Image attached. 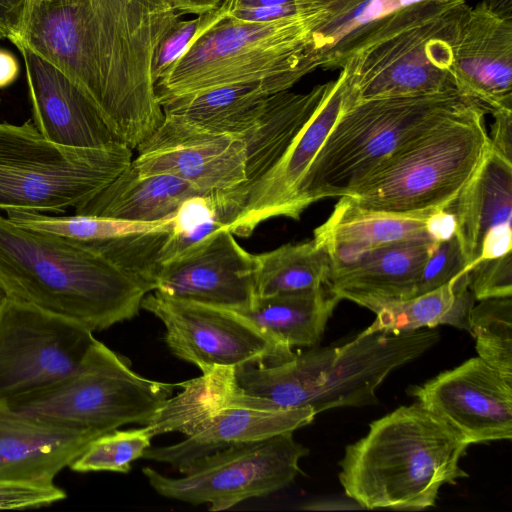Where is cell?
Segmentation results:
<instances>
[{
  "instance_id": "obj_3",
  "label": "cell",
  "mask_w": 512,
  "mask_h": 512,
  "mask_svg": "<svg viewBox=\"0 0 512 512\" xmlns=\"http://www.w3.org/2000/svg\"><path fill=\"white\" fill-rule=\"evenodd\" d=\"M0 285L6 296L92 332L136 316L150 289L94 249L19 227L0 215Z\"/></svg>"
},
{
  "instance_id": "obj_42",
  "label": "cell",
  "mask_w": 512,
  "mask_h": 512,
  "mask_svg": "<svg viewBox=\"0 0 512 512\" xmlns=\"http://www.w3.org/2000/svg\"><path fill=\"white\" fill-rule=\"evenodd\" d=\"M512 251V227L503 225L487 233L484 237L477 262L501 257Z\"/></svg>"
},
{
  "instance_id": "obj_41",
  "label": "cell",
  "mask_w": 512,
  "mask_h": 512,
  "mask_svg": "<svg viewBox=\"0 0 512 512\" xmlns=\"http://www.w3.org/2000/svg\"><path fill=\"white\" fill-rule=\"evenodd\" d=\"M28 0H0V38L19 36Z\"/></svg>"
},
{
  "instance_id": "obj_45",
  "label": "cell",
  "mask_w": 512,
  "mask_h": 512,
  "mask_svg": "<svg viewBox=\"0 0 512 512\" xmlns=\"http://www.w3.org/2000/svg\"><path fill=\"white\" fill-rule=\"evenodd\" d=\"M174 9L183 14L200 15L218 8L224 0H169Z\"/></svg>"
},
{
  "instance_id": "obj_6",
  "label": "cell",
  "mask_w": 512,
  "mask_h": 512,
  "mask_svg": "<svg viewBox=\"0 0 512 512\" xmlns=\"http://www.w3.org/2000/svg\"><path fill=\"white\" fill-rule=\"evenodd\" d=\"M311 14L273 22L223 16L200 33L156 82L160 104L212 88L274 77L298 82L318 69Z\"/></svg>"
},
{
  "instance_id": "obj_7",
  "label": "cell",
  "mask_w": 512,
  "mask_h": 512,
  "mask_svg": "<svg viewBox=\"0 0 512 512\" xmlns=\"http://www.w3.org/2000/svg\"><path fill=\"white\" fill-rule=\"evenodd\" d=\"M484 106L453 117L397 151L345 196L363 209L427 216L448 208L488 148Z\"/></svg>"
},
{
  "instance_id": "obj_36",
  "label": "cell",
  "mask_w": 512,
  "mask_h": 512,
  "mask_svg": "<svg viewBox=\"0 0 512 512\" xmlns=\"http://www.w3.org/2000/svg\"><path fill=\"white\" fill-rule=\"evenodd\" d=\"M463 273H466L465 262L456 237L436 242L421 270L415 296L430 292Z\"/></svg>"
},
{
  "instance_id": "obj_17",
  "label": "cell",
  "mask_w": 512,
  "mask_h": 512,
  "mask_svg": "<svg viewBox=\"0 0 512 512\" xmlns=\"http://www.w3.org/2000/svg\"><path fill=\"white\" fill-rule=\"evenodd\" d=\"M334 81L316 85L305 93L285 90L272 94L248 110L210 127L229 132L243 142L247 182L240 186L255 182L281 159L331 91Z\"/></svg>"
},
{
  "instance_id": "obj_23",
  "label": "cell",
  "mask_w": 512,
  "mask_h": 512,
  "mask_svg": "<svg viewBox=\"0 0 512 512\" xmlns=\"http://www.w3.org/2000/svg\"><path fill=\"white\" fill-rule=\"evenodd\" d=\"M456 239L466 273L477 263L487 233L512 222V162L490 146L455 201Z\"/></svg>"
},
{
  "instance_id": "obj_10",
  "label": "cell",
  "mask_w": 512,
  "mask_h": 512,
  "mask_svg": "<svg viewBox=\"0 0 512 512\" xmlns=\"http://www.w3.org/2000/svg\"><path fill=\"white\" fill-rule=\"evenodd\" d=\"M293 432L231 446L194 462L181 477H168L151 467L142 472L161 496L193 505L206 503L222 511L250 498L264 497L289 486L308 454Z\"/></svg>"
},
{
  "instance_id": "obj_27",
  "label": "cell",
  "mask_w": 512,
  "mask_h": 512,
  "mask_svg": "<svg viewBox=\"0 0 512 512\" xmlns=\"http://www.w3.org/2000/svg\"><path fill=\"white\" fill-rule=\"evenodd\" d=\"M474 301L467 273H463L430 292L387 304L364 331L405 333L439 325L469 331V315Z\"/></svg>"
},
{
  "instance_id": "obj_39",
  "label": "cell",
  "mask_w": 512,
  "mask_h": 512,
  "mask_svg": "<svg viewBox=\"0 0 512 512\" xmlns=\"http://www.w3.org/2000/svg\"><path fill=\"white\" fill-rule=\"evenodd\" d=\"M492 114L493 123L488 134L490 146L512 162V110L500 109Z\"/></svg>"
},
{
  "instance_id": "obj_5",
  "label": "cell",
  "mask_w": 512,
  "mask_h": 512,
  "mask_svg": "<svg viewBox=\"0 0 512 512\" xmlns=\"http://www.w3.org/2000/svg\"><path fill=\"white\" fill-rule=\"evenodd\" d=\"M483 106L459 89L373 98L345 108L298 189L297 219L311 204L345 197L381 163L439 124Z\"/></svg>"
},
{
  "instance_id": "obj_31",
  "label": "cell",
  "mask_w": 512,
  "mask_h": 512,
  "mask_svg": "<svg viewBox=\"0 0 512 512\" xmlns=\"http://www.w3.org/2000/svg\"><path fill=\"white\" fill-rule=\"evenodd\" d=\"M230 222L231 212L222 191L186 198L172 215L171 230L158 252V267L209 234L227 228Z\"/></svg>"
},
{
  "instance_id": "obj_4",
  "label": "cell",
  "mask_w": 512,
  "mask_h": 512,
  "mask_svg": "<svg viewBox=\"0 0 512 512\" xmlns=\"http://www.w3.org/2000/svg\"><path fill=\"white\" fill-rule=\"evenodd\" d=\"M468 446L418 402L401 406L346 447L339 481L361 508L425 509L444 484L468 476L459 465Z\"/></svg>"
},
{
  "instance_id": "obj_29",
  "label": "cell",
  "mask_w": 512,
  "mask_h": 512,
  "mask_svg": "<svg viewBox=\"0 0 512 512\" xmlns=\"http://www.w3.org/2000/svg\"><path fill=\"white\" fill-rule=\"evenodd\" d=\"M296 83L289 77L240 82L173 99L161 106L164 113L211 127L248 110L272 94L289 90Z\"/></svg>"
},
{
  "instance_id": "obj_30",
  "label": "cell",
  "mask_w": 512,
  "mask_h": 512,
  "mask_svg": "<svg viewBox=\"0 0 512 512\" xmlns=\"http://www.w3.org/2000/svg\"><path fill=\"white\" fill-rule=\"evenodd\" d=\"M6 213L14 225L54 234L86 246L134 234L170 232L172 225V216L156 222H135L75 213L71 216H50L32 211Z\"/></svg>"
},
{
  "instance_id": "obj_19",
  "label": "cell",
  "mask_w": 512,
  "mask_h": 512,
  "mask_svg": "<svg viewBox=\"0 0 512 512\" xmlns=\"http://www.w3.org/2000/svg\"><path fill=\"white\" fill-rule=\"evenodd\" d=\"M95 438L0 405V479L52 484Z\"/></svg>"
},
{
  "instance_id": "obj_33",
  "label": "cell",
  "mask_w": 512,
  "mask_h": 512,
  "mask_svg": "<svg viewBox=\"0 0 512 512\" xmlns=\"http://www.w3.org/2000/svg\"><path fill=\"white\" fill-rule=\"evenodd\" d=\"M153 437L146 425L104 433L91 441L69 467L79 473H128L132 462L142 458L144 451L151 446Z\"/></svg>"
},
{
  "instance_id": "obj_8",
  "label": "cell",
  "mask_w": 512,
  "mask_h": 512,
  "mask_svg": "<svg viewBox=\"0 0 512 512\" xmlns=\"http://www.w3.org/2000/svg\"><path fill=\"white\" fill-rule=\"evenodd\" d=\"M119 141L95 148L56 145L32 120L0 122V210L65 212L115 179L133 160Z\"/></svg>"
},
{
  "instance_id": "obj_28",
  "label": "cell",
  "mask_w": 512,
  "mask_h": 512,
  "mask_svg": "<svg viewBox=\"0 0 512 512\" xmlns=\"http://www.w3.org/2000/svg\"><path fill=\"white\" fill-rule=\"evenodd\" d=\"M330 273V258L313 239L285 244L254 255L255 297L317 289Z\"/></svg>"
},
{
  "instance_id": "obj_47",
  "label": "cell",
  "mask_w": 512,
  "mask_h": 512,
  "mask_svg": "<svg viewBox=\"0 0 512 512\" xmlns=\"http://www.w3.org/2000/svg\"><path fill=\"white\" fill-rule=\"evenodd\" d=\"M347 0H294L301 15L312 14L326 8L336 7Z\"/></svg>"
},
{
  "instance_id": "obj_40",
  "label": "cell",
  "mask_w": 512,
  "mask_h": 512,
  "mask_svg": "<svg viewBox=\"0 0 512 512\" xmlns=\"http://www.w3.org/2000/svg\"><path fill=\"white\" fill-rule=\"evenodd\" d=\"M228 16L247 22H273L294 15H301L295 3L278 4L248 9H236Z\"/></svg>"
},
{
  "instance_id": "obj_14",
  "label": "cell",
  "mask_w": 512,
  "mask_h": 512,
  "mask_svg": "<svg viewBox=\"0 0 512 512\" xmlns=\"http://www.w3.org/2000/svg\"><path fill=\"white\" fill-rule=\"evenodd\" d=\"M409 394L468 445L512 438V381L480 357L413 387Z\"/></svg>"
},
{
  "instance_id": "obj_16",
  "label": "cell",
  "mask_w": 512,
  "mask_h": 512,
  "mask_svg": "<svg viewBox=\"0 0 512 512\" xmlns=\"http://www.w3.org/2000/svg\"><path fill=\"white\" fill-rule=\"evenodd\" d=\"M33 123L53 144L95 148L118 141L85 94L57 67L19 40Z\"/></svg>"
},
{
  "instance_id": "obj_48",
  "label": "cell",
  "mask_w": 512,
  "mask_h": 512,
  "mask_svg": "<svg viewBox=\"0 0 512 512\" xmlns=\"http://www.w3.org/2000/svg\"><path fill=\"white\" fill-rule=\"evenodd\" d=\"M480 3L496 16L512 20V0H481Z\"/></svg>"
},
{
  "instance_id": "obj_24",
  "label": "cell",
  "mask_w": 512,
  "mask_h": 512,
  "mask_svg": "<svg viewBox=\"0 0 512 512\" xmlns=\"http://www.w3.org/2000/svg\"><path fill=\"white\" fill-rule=\"evenodd\" d=\"M178 387L181 392L169 397L146 424L153 436L170 432L192 436L230 407L280 411L272 402L246 393L234 367L212 368Z\"/></svg>"
},
{
  "instance_id": "obj_20",
  "label": "cell",
  "mask_w": 512,
  "mask_h": 512,
  "mask_svg": "<svg viewBox=\"0 0 512 512\" xmlns=\"http://www.w3.org/2000/svg\"><path fill=\"white\" fill-rule=\"evenodd\" d=\"M436 242L414 240L371 251L355 262L332 268L327 286L339 299L375 314L387 304L415 296L421 270Z\"/></svg>"
},
{
  "instance_id": "obj_32",
  "label": "cell",
  "mask_w": 512,
  "mask_h": 512,
  "mask_svg": "<svg viewBox=\"0 0 512 512\" xmlns=\"http://www.w3.org/2000/svg\"><path fill=\"white\" fill-rule=\"evenodd\" d=\"M479 301L469 315L478 357L512 381V296Z\"/></svg>"
},
{
  "instance_id": "obj_34",
  "label": "cell",
  "mask_w": 512,
  "mask_h": 512,
  "mask_svg": "<svg viewBox=\"0 0 512 512\" xmlns=\"http://www.w3.org/2000/svg\"><path fill=\"white\" fill-rule=\"evenodd\" d=\"M422 1L426 0H363L351 10L320 23L310 34L312 51L318 67L321 57L354 31Z\"/></svg>"
},
{
  "instance_id": "obj_46",
  "label": "cell",
  "mask_w": 512,
  "mask_h": 512,
  "mask_svg": "<svg viewBox=\"0 0 512 512\" xmlns=\"http://www.w3.org/2000/svg\"><path fill=\"white\" fill-rule=\"evenodd\" d=\"M295 3L294 0H224L221 4L229 13L236 9H248L278 4Z\"/></svg>"
},
{
  "instance_id": "obj_12",
  "label": "cell",
  "mask_w": 512,
  "mask_h": 512,
  "mask_svg": "<svg viewBox=\"0 0 512 512\" xmlns=\"http://www.w3.org/2000/svg\"><path fill=\"white\" fill-rule=\"evenodd\" d=\"M141 308L164 324L170 351L201 372L215 367L275 364L295 354L231 309L171 298L157 291L144 296Z\"/></svg>"
},
{
  "instance_id": "obj_1",
  "label": "cell",
  "mask_w": 512,
  "mask_h": 512,
  "mask_svg": "<svg viewBox=\"0 0 512 512\" xmlns=\"http://www.w3.org/2000/svg\"><path fill=\"white\" fill-rule=\"evenodd\" d=\"M180 16L169 0H28L10 42L62 71L133 150L164 120L152 64Z\"/></svg>"
},
{
  "instance_id": "obj_11",
  "label": "cell",
  "mask_w": 512,
  "mask_h": 512,
  "mask_svg": "<svg viewBox=\"0 0 512 512\" xmlns=\"http://www.w3.org/2000/svg\"><path fill=\"white\" fill-rule=\"evenodd\" d=\"M95 340L77 322L6 297L0 303V405L74 372Z\"/></svg>"
},
{
  "instance_id": "obj_13",
  "label": "cell",
  "mask_w": 512,
  "mask_h": 512,
  "mask_svg": "<svg viewBox=\"0 0 512 512\" xmlns=\"http://www.w3.org/2000/svg\"><path fill=\"white\" fill-rule=\"evenodd\" d=\"M133 166L141 175L168 174L205 193L244 185L246 152L235 135L164 113L160 126L137 148Z\"/></svg>"
},
{
  "instance_id": "obj_43",
  "label": "cell",
  "mask_w": 512,
  "mask_h": 512,
  "mask_svg": "<svg viewBox=\"0 0 512 512\" xmlns=\"http://www.w3.org/2000/svg\"><path fill=\"white\" fill-rule=\"evenodd\" d=\"M425 227L431 240L443 242L456 235L457 223L450 210L440 209L429 214L425 221Z\"/></svg>"
},
{
  "instance_id": "obj_15",
  "label": "cell",
  "mask_w": 512,
  "mask_h": 512,
  "mask_svg": "<svg viewBox=\"0 0 512 512\" xmlns=\"http://www.w3.org/2000/svg\"><path fill=\"white\" fill-rule=\"evenodd\" d=\"M153 291L231 310L246 309L255 299L254 254L223 227L161 264Z\"/></svg>"
},
{
  "instance_id": "obj_21",
  "label": "cell",
  "mask_w": 512,
  "mask_h": 512,
  "mask_svg": "<svg viewBox=\"0 0 512 512\" xmlns=\"http://www.w3.org/2000/svg\"><path fill=\"white\" fill-rule=\"evenodd\" d=\"M315 416L310 408L268 411L230 407L200 432L176 444L150 446L142 458L167 463L182 474L194 462L207 455L231 446L294 432L310 424Z\"/></svg>"
},
{
  "instance_id": "obj_35",
  "label": "cell",
  "mask_w": 512,
  "mask_h": 512,
  "mask_svg": "<svg viewBox=\"0 0 512 512\" xmlns=\"http://www.w3.org/2000/svg\"><path fill=\"white\" fill-rule=\"evenodd\" d=\"M225 15H227V11L220 5L214 10L197 15L196 18L190 20L179 19L162 39L155 52L152 64L155 82L200 33Z\"/></svg>"
},
{
  "instance_id": "obj_25",
  "label": "cell",
  "mask_w": 512,
  "mask_h": 512,
  "mask_svg": "<svg viewBox=\"0 0 512 512\" xmlns=\"http://www.w3.org/2000/svg\"><path fill=\"white\" fill-rule=\"evenodd\" d=\"M206 194L193 184L168 174L141 175L131 163L75 214L135 222L169 218L186 198Z\"/></svg>"
},
{
  "instance_id": "obj_44",
  "label": "cell",
  "mask_w": 512,
  "mask_h": 512,
  "mask_svg": "<svg viewBox=\"0 0 512 512\" xmlns=\"http://www.w3.org/2000/svg\"><path fill=\"white\" fill-rule=\"evenodd\" d=\"M20 67L15 55L0 48V89L8 87L17 79Z\"/></svg>"
},
{
  "instance_id": "obj_37",
  "label": "cell",
  "mask_w": 512,
  "mask_h": 512,
  "mask_svg": "<svg viewBox=\"0 0 512 512\" xmlns=\"http://www.w3.org/2000/svg\"><path fill=\"white\" fill-rule=\"evenodd\" d=\"M467 277L475 300L512 296V251L477 262Z\"/></svg>"
},
{
  "instance_id": "obj_26",
  "label": "cell",
  "mask_w": 512,
  "mask_h": 512,
  "mask_svg": "<svg viewBox=\"0 0 512 512\" xmlns=\"http://www.w3.org/2000/svg\"><path fill=\"white\" fill-rule=\"evenodd\" d=\"M340 300L327 285L313 290L255 297L246 309L234 310L282 348L317 346Z\"/></svg>"
},
{
  "instance_id": "obj_2",
  "label": "cell",
  "mask_w": 512,
  "mask_h": 512,
  "mask_svg": "<svg viewBox=\"0 0 512 512\" xmlns=\"http://www.w3.org/2000/svg\"><path fill=\"white\" fill-rule=\"evenodd\" d=\"M466 0H426L399 9L337 42L319 68L343 69L353 104L458 89L455 52Z\"/></svg>"
},
{
  "instance_id": "obj_49",
  "label": "cell",
  "mask_w": 512,
  "mask_h": 512,
  "mask_svg": "<svg viewBox=\"0 0 512 512\" xmlns=\"http://www.w3.org/2000/svg\"><path fill=\"white\" fill-rule=\"evenodd\" d=\"M6 293L3 290L2 286L0 285V303L6 298Z\"/></svg>"
},
{
  "instance_id": "obj_22",
  "label": "cell",
  "mask_w": 512,
  "mask_h": 512,
  "mask_svg": "<svg viewBox=\"0 0 512 512\" xmlns=\"http://www.w3.org/2000/svg\"><path fill=\"white\" fill-rule=\"evenodd\" d=\"M428 216L371 211L341 197L327 220L315 229L313 240L328 254L331 269L337 268L389 245L431 240L425 227Z\"/></svg>"
},
{
  "instance_id": "obj_38",
  "label": "cell",
  "mask_w": 512,
  "mask_h": 512,
  "mask_svg": "<svg viewBox=\"0 0 512 512\" xmlns=\"http://www.w3.org/2000/svg\"><path fill=\"white\" fill-rule=\"evenodd\" d=\"M66 492L52 484L0 479V510L38 508L66 498Z\"/></svg>"
},
{
  "instance_id": "obj_18",
  "label": "cell",
  "mask_w": 512,
  "mask_h": 512,
  "mask_svg": "<svg viewBox=\"0 0 512 512\" xmlns=\"http://www.w3.org/2000/svg\"><path fill=\"white\" fill-rule=\"evenodd\" d=\"M457 88L489 112L512 110V20L470 8L455 52Z\"/></svg>"
},
{
  "instance_id": "obj_9",
  "label": "cell",
  "mask_w": 512,
  "mask_h": 512,
  "mask_svg": "<svg viewBox=\"0 0 512 512\" xmlns=\"http://www.w3.org/2000/svg\"><path fill=\"white\" fill-rule=\"evenodd\" d=\"M176 387L142 377L96 339L74 372L3 406L98 437L125 424L146 425Z\"/></svg>"
}]
</instances>
